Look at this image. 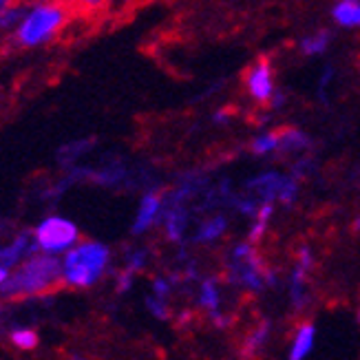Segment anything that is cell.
<instances>
[{"mask_svg":"<svg viewBox=\"0 0 360 360\" xmlns=\"http://www.w3.org/2000/svg\"><path fill=\"white\" fill-rule=\"evenodd\" d=\"M69 5L65 0H44L38 3L31 11L25 13L18 29H15V40L22 46H38L51 40L58 31L69 20Z\"/></svg>","mask_w":360,"mask_h":360,"instance_id":"6da1fadb","label":"cell"},{"mask_svg":"<svg viewBox=\"0 0 360 360\" xmlns=\"http://www.w3.org/2000/svg\"><path fill=\"white\" fill-rule=\"evenodd\" d=\"M108 248L96 241H84L80 245L71 248L65 263H62V276L69 285L75 288H89L102 276L108 265Z\"/></svg>","mask_w":360,"mask_h":360,"instance_id":"7a4b0ae2","label":"cell"},{"mask_svg":"<svg viewBox=\"0 0 360 360\" xmlns=\"http://www.w3.org/2000/svg\"><path fill=\"white\" fill-rule=\"evenodd\" d=\"M62 276V265L56 257L46 252L44 257H31L22 268L11 274L5 283V294H38L49 290Z\"/></svg>","mask_w":360,"mask_h":360,"instance_id":"3957f363","label":"cell"},{"mask_svg":"<svg viewBox=\"0 0 360 360\" xmlns=\"http://www.w3.org/2000/svg\"><path fill=\"white\" fill-rule=\"evenodd\" d=\"M230 274L239 285L259 292L265 283H274L272 272L263 268L252 243H239L230 255Z\"/></svg>","mask_w":360,"mask_h":360,"instance_id":"277c9868","label":"cell"},{"mask_svg":"<svg viewBox=\"0 0 360 360\" xmlns=\"http://www.w3.org/2000/svg\"><path fill=\"white\" fill-rule=\"evenodd\" d=\"M77 237H80V232H77L75 224L65 217H46L36 228V243L49 255L71 250L77 243Z\"/></svg>","mask_w":360,"mask_h":360,"instance_id":"5b68a950","label":"cell"},{"mask_svg":"<svg viewBox=\"0 0 360 360\" xmlns=\"http://www.w3.org/2000/svg\"><path fill=\"white\" fill-rule=\"evenodd\" d=\"M245 89L250 98L259 104H268L274 98V77H272V65L268 58H259L245 73Z\"/></svg>","mask_w":360,"mask_h":360,"instance_id":"8992f818","label":"cell"},{"mask_svg":"<svg viewBox=\"0 0 360 360\" xmlns=\"http://www.w3.org/2000/svg\"><path fill=\"white\" fill-rule=\"evenodd\" d=\"M288 175H281V173H263L255 179L245 181V193L252 195L259 203H265V201H274L278 199V193L281 188H283V181H285Z\"/></svg>","mask_w":360,"mask_h":360,"instance_id":"52a82bcc","label":"cell"},{"mask_svg":"<svg viewBox=\"0 0 360 360\" xmlns=\"http://www.w3.org/2000/svg\"><path fill=\"white\" fill-rule=\"evenodd\" d=\"M162 203L164 199L155 193V191H148L139 203V210H137V217H135V224H133V232L135 234H142L146 232L155 221H158V217L162 214Z\"/></svg>","mask_w":360,"mask_h":360,"instance_id":"ba28073f","label":"cell"},{"mask_svg":"<svg viewBox=\"0 0 360 360\" xmlns=\"http://www.w3.org/2000/svg\"><path fill=\"white\" fill-rule=\"evenodd\" d=\"M311 146L309 137L299 131V129H278V148L276 153L283 155V158H288V155H299V153H305L307 148Z\"/></svg>","mask_w":360,"mask_h":360,"instance_id":"9c48e42d","label":"cell"},{"mask_svg":"<svg viewBox=\"0 0 360 360\" xmlns=\"http://www.w3.org/2000/svg\"><path fill=\"white\" fill-rule=\"evenodd\" d=\"M314 340H316V330L314 325H301L299 332L294 334L292 347H290V360H305L311 349H314Z\"/></svg>","mask_w":360,"mask_h":360,"instance_id":"30bf717a","label":"cell"},{"mask_svg":"<svg viewBox=\"0 0 360 360\" xmlns=\"http://www.w3.org/2000/svg\"><path fill=\"white\" fill-rule=\"evenodd\" d=\"M332 18L340 27H360V0H338L332 9Z\"/></svg>","mask_w":360,"mask_h":360,"instance_id":"8fae6325","label":"cell"},{"mask_svg":"<svg viewBox=\"0 0 360 360\" xmlns=\"http://www.w3.org/2000/svg\"><path fill=\"white\" fill-rule=\"evenodd\" d=\"M226 228H228L226 217L214 214V217L206 219V221H203V224L199 226V230H197V234H195V239L201 241V243H212V241H217L219 237H224Z\"/></svg>","mask_w":360,"mask_h":360,"instance_id":"7c38bea8","label":"cell"},{"mask_svg":"<svg viewBox=\"0 0 360 360\" xmlns=\"http://www.w3.org/2000/svg\"><path fill=\"white\" fill-rule=\"evenodd\" d=\"M272 212H274V206H272V201H265L259 206L257 214H255V224L252 228H250V243H257L261 241V237L265 234V230H268V224H270V219H272Z\"/></svg>","mask_w":360,"mask_h":360,"instance_id":"4fadbf2b","label":"cell"},{"mask_svg":"<svg viewBox=\"0 0 360 360\" xmlns=\"http://www.w3.org/2000/svg\"><path fill=\"white\" fill-rule=\"evenodd\" d=\"M199 305L203 309H208L212 316H217L219 311V285L214 278H206L201 283V292H199Z\"/></svg>","mask_w":360,"mask_h":360,"instance_id":"5bb4252c","label":"cell"},{"mask_svg":"<svg viewBox=\"0 0 360 360\" xmlns=\"http://www.w3.org/2000/svg\"><path fill=\"white\" fill-rule=\"evenodd\" d=\"M330 40H332L330 31L321 29V31H316V34H311V36L301 40V51L305 56H319L327 49V46H330Z\"/></svg>","mask_w":360,"mask_h":360,"instance_id":"9a60e30c","label":"cell"},{"mask_svg":"<svg viewBox=\"0 0 360 360\" xmlns=\"http://www.w3.org/2000/svg\"><path fill=\"white\" fill-rule=\"evenodd\" d=\"M29 250V239L27 237H18L11 245L7 248H0V265H13L15 261H18L25 252Z\"/></svg>","mask_w":360,"mask_h":360,"instance_id":"2e32d148","label":"cell"},{"mask_svg":"<svg viewBox=\"0 0 360 360\" xmlns=\"http://www.w3.org/2000/svg\"><path fill=\"white\" fill-rule=\"evenodd\" d=\"M69 5V9L73 13H80V15H93V13H100L104 11L113 0H65Z\"/></svg>","mask_w":360,"mask_h":360,"instance_id":"e0dca14e","label":"cell"},{"mask_svg":"<svg viewBox=\"0 0 360 360\" xmlns=\"http://www.w3.org/2000/svg\"><path fill=\"white\" fill-rule=\"evenodd\" d=\"M255 155H270V153H276L278 148V131H270V133H261L259 137L252 139V144H250Z\"/></svg>","mask_w":360,"mask_h":360,"instance_id":"ac0fdd59","label":"cell"},{"mask_svg":"<svg viewBox=\"0 0 360 360\" xmlns=\"http://www.w3.org/2000/svg\"><path fill=\"white\" fill-rule=\"evenodd\" d=\"M265 338H268V325H261V327H257V330L248 336V340H245V349H243V354H248V356H252V354H257L261 347H263V342H265Z\"/></svg>","mask_w":360,"mask_h":360,"instance_id":"d6986e66","label":"cell"},{"mask_svg":"<svg viewBox=\"0 0 360 360\" xmlns=\"http://www.w3.org/2000/svg\"><path fill=\"white\" fill-rule=\"evenodd\" d=\"M296 195H299V181H296L294 175H288L283 181V188H281V193H278V201L283 203V206H292L296 201Z\"/></svg>","mask_w":360,"mask_h":360,"instance_id":"ffe728a7","label":"cell"},{"mask_svg":"<svg viewBox=\"0 0 360 360\" xmlns=\"http://www.w3.org/2000/svg\"><path fill=\"white\" fill-rule=\"evenodd\" d=\"M89 146H91V142H73L67 148H62L60 158H62V162H73V160L80 158L82 153H86Z\"/></svg>","mask_w":360,"mask_h":360,"instance_id":"44dd1931","label":"cell"},{"mask_svg":"<svg viewBox=\"0 0 360 360\" xmlns=\"http://www.w3.org/2000/svg\"><path fill=\"white\" fill-rule=\"evenodd\" d=\"M11 340H13L18 347H22V349H31V347H36V342H38L36 334H34V332H29V330H22V332H13Z\"/></svg>","mask_w":360,"mask_h":360,"instance_id":"7402d4cb","label":"cell"},{"mask_svg":"<svg viewBox=\"0 0 360 360\" xmlns=\"http://www.w3.org/2000/svg\"><path fill=\"white\" fill-rule=\"evenodd\" d=\"M146 303H148V309H150L158 319H166V316H168L166 299H162V296H150V299H148Z\"/></svg>","mask_w":360,"mask_h":360,"instance_id":"603a6c76","label":"cell"},{"mask_svg":"<svg viewBox=\"0 0 360 360\" xmlns=\"http://www.w3.org/2000/svg\"><path fill=\"white\" fill-rule=\"evenodd\" d=\"M144 261H146V255L139 250V252H133L131 257H129V270L131 272H135V270H139V268H144Z\"/></svg>","mask_w":360,"mask_h":360,"instance_id":"cb8c5ba5","label":"cell"},{"mask_svg":"<svg viewBox=\"0 0 360 360\" xmlns=\"http://www.w3.org/2000/svg\"><path fill=\"white\" fill-rule=\"evenodd\" d=\"M153 290H155V296H162V299H166L168 292H170V283H168V281H164V278H155Z\"/></svg>","mask_w":360,"mask_h":360,"instance_id":"d4e9b609","label":"cell"},{"mask_svg":"<svg viewBox=\"0 0 360 360\" xmlns=\"http://www.w3.org/2000/svg\"><path fill=\"white\" fill-rule=\"evenodd\" d=\"M137 3H142V0H115V9L124 11V9H131V7H135Z\"/></svg>","mask_w":360,"mask_h":360,"instance_id":"484cf974","label":"cell"},{"mask_svg":"<svg viewBox=\"0 0 360 360\" xmlns=\"http://www.w3.org/2000/svg\"><path fill=\"white\" fill-rule=\"evenodd\" d=\"M7 278H9V274H7V268H5V265H0V285H3Z\"/></svg>","mask_w":360,"mask_h":360,"instance_id":"4316f807","label":"cell"},{"mask_svg":"<svg viewBox=\"0 0 360 360\" xmlns=\"http://www.w3.org/2000/svg\"><path fill=\"white\" fill-rule=\"evenodd\" d=\"M356 228L360 230V219H356Z\"/></svg>","mask_w":360,"mask_h":360,"instance_id":"83f0119b","label":"cell"},{"mask_svg":"<svg viewBox=\"0 0 360 360\" xmlns=\"http://www.w3.org/2000/svg\"><path fill=\"white\" fill-rule=\"evenodd\" d=\"M358 319H360V314H358Z\"/></svg>","mask_w":360,"mask_h":360,"instance_id":"f1b7e54d","label":"cell"}]
</instances>
